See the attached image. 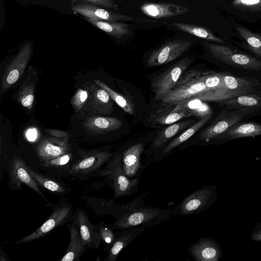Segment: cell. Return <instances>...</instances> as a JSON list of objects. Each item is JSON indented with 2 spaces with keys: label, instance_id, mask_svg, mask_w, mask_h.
Here are the masks:
<instances>
[{
  "label": "cell",
  "instance_id": "cell-33",
  "mask_svg": "<svg viewBox=\"0 0 261 261\" xmlns=\"http://www.w3.org/2000/svg\"><path fill=\"white\" fill-rule=\"evenodd\" d=\"M94 81L100 87L104 89L113 100L125 112L130 115L134 113V105L131 100L116 92L102 81L96 79Z\"/></svg>",
  "mask_w": 261,
  "mask_h": 261
},
{
  "label": "cell",
  "instance_id": "cell-35",
  "mask_svg": "<svg viewBox=\"0 0 261 261\" xmlns=\"http://www.w3.org/2000/svg\"><path fill=\"white\" fill-rule=\"evenodd\" d=\"M18 100L23 107L29 110L32 109L34 100V87L29 77L21 87Z\"/></svg>",
  "mask_w": 261,
  "mask_h": 261
},
{
  "label": "cell",
  "instance_id": "cell-20",
  "mask_svg": "<svg viewBox=\"0 0 261 261\" xmlns=\"http://www.w3.org/2000/svg\"><path fill=\"white\" fill-rule=\"evenodd\" d=\"M76 160L74 154L70 152L41 162L39 167L51 177L59 178L69 176V171Z\"/></svg>",
  "mask_w": 261,
  "mask_h": 261
},
{
  "label": "cell",
  "instance_id": "cell-6",
  "mask_svg": "<svg viewBox=\"0 0 261 261\" xmlns=\"http://www.w3.org/2000/svg\"><path fill=\"white\" fill-rule=\"evenodd\" d=\"M255 111V110L252 109L231 111L227 109L223 110L212 121L210 125L200 133L198 138L206 143L217 139L232 126L239 122L246 115L253 113Z\"/></svg>",
  "mask_w": 261,
  "mask_h": 261
},
{
  "label": "cell",
  "instance_id": "cell-17",
  "mask_svg": "<svg viewBox=\"0 0 261 261\" xmlns=\"http://www.w3.org/2000/svg\"><path fill=\"white\" fill-rule=\"evenodd\" d=\"M144 148L143 142H138L129 146L121 153L123 170L130 179L140 177L146 166L141 162V156Z\"/></svg>",
  "mask_w": 261,
  "mask_h": 261
},
{
  "label": "cell",
  "instance_id": "cell-5",
  "mask_svg": "<svg viewBox=\"0 0 261 261\" xmlns=\"http://www.w3.org/2000/svg\"><path fill=\"white\" fill-rule=\"evenodd\" d=\"M217 196V188L205 186L192 192L176 206L171 208L172 215H198L214 204Z\"/></svg>",
  "mask_w": 261,
  "mask_h": 261
},
{
  "label": "cell",
  "instance_id": "cell-11",
  "mask_svg": "<svg viewBox=\"0 0 261 261\" xmlns=\"http://www.w3.org/2000/svg\"><path fill=\"white\" fill-rule=\"evenodd\" d=\"M88 93L85 110L90 114H110L113 111V100L108 92L94 81L84 85Z\"/></svg>",
  "mask_w": 261,
  "mask_h": 261
},
{
  "label": "cell",
  "instance_id": "cell-19",
  "mask_svg": "<svg viewBox=\"0 0 261 261\" xmlns=\"http://www.w3.org/2000/svg\"><path fill=\"white\" fill-rule=\"evenodd\" d=\"M36 151L41 162L71 152L69 143L54 137L42 140L37 146Z\"/></svg>",
  "mask_w": 261,
  "mask_h": 261
},
{
  "label": "cell",
  "instance_id": "cell-37",
  "mask_svg": "<svg viewBox=\"0 0 261 261\" xmlns=\"http://www.w3.org/2000/svg\"><path fill=\"white\" fill-rule=\"evenodd\" d=\"M97 226L100 234L101 242L105 246L103 250L108 252L113 244L116 233L114 232L111 227L106 226L103 222L99 223Z\"/></svg>",
  "mask_w": 261,
  "mask_h": 261
},
{
  "label": "cell",
  "instance_id": "cell-12",
  "mask_svg": "<svg viewBox=\"0 0 261 261\" xmlns=\"http://www.w3.org/2000/svg\"><path fill=\"white\" fill-rule=\"evenodd\" d=\"M192 44L191 40L185 39L168 41L149 55L147 64L151 67L171 62L187 50Z\"/></svg>",
  "mask_w": 261,
  "mask_h": 261
},
{
  "label": "cell",
  "instance_id": "cell-44",
  "mask_svg": "<svg viewBox=\"0 0 261 261\" xmlns=\"http://www.w3.org/2000/svg\"><path fill=\"white\" fill-rule=\"evenodd\" d=\"M251 238L253 241L261 242V223L256 226L251 233Z\"/></svg>",
  "mask_w": 261,
  "mask_h": 261
},
{
  "label": "cell",
  "instance_id": "cell-39",
  "mask_svg": "<svg viewBox=\"0 0 261 261\" xmlns=\"http://www.w3.org/2000/svg\"><path fill=\"white\" fill-rule=\"evenodd\" d=\"M222 77L223 73H212L202 76L207 88V91H212L218 88L222 83Z\"/></svg>",
  "mask_w": 261,
  "mask_h": 261
},
{
  "label": "cell",
  "instance_id": "cell-18",
  "mask_svg": "<svg viewBox=\"0 0 261 261\" xmlns=\"http://www.w3.org/2000/svg\"><path fill=\"white\" fill-rule=\"evenodd\" d=\"M189 254L197 261H217L222 256V250L214 239L204 237L193 244L189 249Z\"/></svg>",
  "mask_w": 261,
  "mask_h": 261
},
{
  "label": "cell",
  "instance_id": "cell-22",
  "mask_svg": "<svg viewBox=\"0 0 261 261\" xmlns=\"http://www.w3.org/2000/svg\"><path fill=\"white\" fill-rule=\"evenodd\" d=\"M144 227L133 226L116 232L113 244L104 261H115L120 253L145 230Z\"/></svg>",
  "mask_w": 261,
  "mask_h": 261
},
{
  "label": "cell",
  "instance_id": "cell-34",
  "mask_svg": "<svg viewBox=\"0 0 261 261\" xmlns=\"http://www.w3.org/2000/svg\"><path fill=\"white\" fill-rule=\"evenodd\" d=\"M188 110L178 109L175 107L173 110L159 113L155 117L154 122L160 125L172 124L187 117L192 116Z\"/></svg>",
  "mask_w": 261,
  "mask_h": 261
},
{
  "label": "cell",
  "instance_id": "cell-14",
  "mask_svg": "<svg viewBox=\"0 0 261 261\" xmlns=\"http://www.w3.org/2000/svg\"><path fill=\"white\" fill-rule=\"evenodd\" d=\"M207 90L202 76L197 75L196 78L186 81L184 84H176L161 100L168 105H175Z\"/></svg>",
  "mask_w": 261,
  "mask_h": 261
},
{
  "label": "cell",
  "instance_id": "cell-46",
  "mask_svg": "<svg viewBox=\"0 0 261 261\" xmlns=\"http://www.w3.org/2000/svg\"><path fill=\"white\" fill-rule=\"evenodd\" d=\"M69 1H70V2L73 4H75V3L77 2V0H69Z\"/></svg>",
  "mask_w": 261,
  "mask_h": 261
},
{
  "label": "cell",
  "instance_id": "cell-10",
  "mask_svg": "<svg viewBox=\"0 0 261 261\" xmlns=\"http://www.w3.org/2000/svg\"><path fill=\"white\" fill-rule=\"evenodd\" d=\"M9 187L13 190L21 189L24 185L45 200L53 208L55 205L46 198L39 186L29 171V167L20 157L13 156L9 162Z\"/></svg>",
  "mask_w": 261,
  "mask_h": 261
},
{
  "label": "cell",
  "instance_id": "cell-31",
  "mask_svg": "<svg viewBox=\"0 0 261 261\" xmlns=\"http://www.w3.org/2000/svg\"><path fill=\"white\" fill-rule=\"evenodd\" d=\"M173 25L178 29L196 37L218 43H223L222 39L215 36L209 30L193 24L173 22Z\"/></svg>",
  "mask_w": 261,
  "mask_h": 261
},
{
  "label": "cell",
  "instance_id": "cell-28",
  "mask_svg": "<svg viewBox=\"0 0 261 261\" xmlns=\"http://www.w3.org/2000/svg\"><path fill=\"white\" fill-rule=\"evenodd\" d=\"M193 120H187L173 123L160 130L155 137L152 145V153L155 154L161 150L169 140L181 130L194 123Z\"/></svg>",
  "mask_w": 261,
  "mask_h": 261
},
{
  "label": "cell",
  "instance_id": "cell-1",
  "mask_svg": "<svg viewBox=\"0 0 261 261\" xmlns=\"http://www.w3.org/2000/svg\"><path fill=\"white\" fill-rule=\"evenodd\" d=\"M147 193L137 196L125 204H119L111 228L123 230L133 226L151 227L168 220L172 216L171 208L146 205L144 198Z\"/></svg>",
  "mask_w": 261,
  "mask_h": 261
},
{
  "label": "cell",
  "instance_id": "cell-26",
  "mask_svg": "<svg viewBox=\"0 0 261 261\" xmlns=\"http://www.w3.org/2000/svg\"><path fill=\"white\" fill-rule=\"evenodd\" d=\"M70 232V241L64 255L59 261H77L86 251L87 248L82 244L79 230L75 222L73 221L67 224Z\"/></svg>",
  "mask_w": 261,
  "mask_h": 261
},
{
  "label": "cell",
  "instance_id": "cell-38",
  "mask_svg": "<svg viewBox=\"0 0 261 261\" xmlns=\"http://www.w3.org/2000/svg\"><path fill=\"white\" fill-rule=\"evenodd\" d=\"M88 96L86 90L79 89L71 100V105L76 112H79L85 106Z\"/></svg>",
  "mask_w": 261,
  "mask_h": 261
},
{
  "label": "cell",
  "instance_id": "cell-21",
  "mask_svg": "<svg viewBox=\"0 0 261 261\" xmlns=\"http://www.w3.org/2000/svg\"><path fill=\"white\" fill-rule=\"evenodd\" d=\"M140 9L145 15L156 19L178 16L189 11L188 7L170 3H145Z\"/></svg>",
  "mask_w": 261,
  "mask_h": 261
},
{
  "label": "cell",
  "instance_id": "cell-2",
  "mask_svg": "<svg viewBox=\"0 0 261 261\" xmlns=\"http://www.w3.org/2000/svg\"><path fill=\"white\" fill-rule=\"evenodd\" d=\"M261 83L250 77H235L223 73L222 81L220 86L212 91H205L193 98L203 101L219 102L238 96L252 93H261Z\"/></svg>",
  "mask_w": 261,
  "mask_h": 261
},
{
  "label": "cell",
  "instance_id": "cell-41",
  "mask_svg": "<svg viewBox=\"0 0 261 261\" xmlns=\"http://www.w3.org/2000/svg\"><path fill=\"white\" fill-rule=\"evenodd\" d=\"M87 2L88 3L96 5L98 6L103 7L107 8H114L117 9V6L115 4L114 0H83Z\"/></svg>",
  "mask_w": 261,
  "mask_h": 261
},
{
  "label": "cell",
  "instance_id": "cell-32",
  "mask_svg": "<svg viewBox=\"0 0 261 261\" xmlns=\"http://www.w3.org/2000/svg\"><path fill=\"white\" fill-rule=\"evenodd\" d=\"M236 30L246 42L249 48L261 58V35L258 33L252 32L243 27L237 26Z\"/></svg>",
  "mask_w": 261,
  "mask_h": 261
},
{
  "label": "cell",
  "instance_id": "cell-43",
  "mask_svg": "<svg viewBox=\"0 0 261 261\" xmlns=\"http://www.w3.org/2000/svg\"><path fill=\"white\" fill-rule=\"evenodd\" d=\"M25 136L28 141H35L39 136L38 129L35 127H30L25 131Z\"/></svg>",
  "mask_w": 261,
  "mask_h": 261
},
{
  "label": "cell",
  "instance_id": "cell-24",
  "mask_svg": "<svg viewBox=\"0 0 261 261\" xmlns=\"http://www.w3.org/2000/svg\"><path fill=\"white\" fill-rule=\"evenodd\" d=\"M122 125V121L116 118L93 116L86 120L84 127L90 133L101 134L117 130Z\"/></svg>",
  "mask_w": 261,
  "mask_h": 261
},
{
  "label": "cell",
  "instance_id": "cell-25",
  "mask_svg": "<svg viewBox=\"0 0 261 261\" xmlns=\"http://www.w3.org/2000/svg\"><path fill=\"white\" fill-rule=\"evenodd\" d=\"M259 135H261V123L238 122L219 136L217 139L230 140L245 137H254Z\"/></svg>",
  "mask_w": 261,
  "mask_h": 261
},
{
  "label": "cell",
  "instance_id": "cell-27",
  "mask_svg": "<svg viewBox=\"0 0 261 261\" xmlns=\"http://www.w3.org/2000/svg\"><path fill=\"white\" fill-rule=\"evenodd\" d=\"M29 171L39 186L47 190L49 192L63 197L64 195L70 192L69 186L61 180L38 172L29 167Z\"/></svg>",
  "mask_w": 261,
  "mask_h": 261
},
{
  "label": "cell",
  "instance_id": "cell-23",
  "mask_svg": "<svg viewBox=\"0 0 261 261\" xmlns=\"http://www.w3.org/2000/svg\"><path fill=\"white\" fill-rule=\"evenodd\" d=\"M211 117L212 115L207 116L201 118L196 123H193L185 131L165 146L159 152L155 154L153 160L158 161L169 155L175 148L187 141L190 138L198 132V130L210 120Z\"/></svg>",
  "mask_w": 261,
  "mask_h": 261
},
{
  "label": "cell",
  "instance_id": "cell-30",
  "mask_svg": "<svg viewBox=\"0 0 261 261\" xmlns=\"http://www.w3.org/2000/svg\"><path fill=\"white\" fill-rule=\"evenodd\" d=\"M85 19L99 29L118 39L129 34V25L122 22H111L85 17Z\"/></svg>",
  "mask_w": 261,
  "mask_h": 261
},
{
  "label": "cell",
  "instance_id": "cell-13",
  "mask_svg": "<svg viewBox=\"0 0 261 261\" xmlns=\"http://www.w3.org/2000/svg\"><path fill=\"white\" fill-rule=\"evenodd\" d=\"M32 50L31 43H27L10 63L2 77V93H5L21 77L31 58Z\"/></svg>",
  "mask_w": 261,
  "mask_h": 261
},
{
  "label": "cell",
  "instance_id": "cell-3",
  "mask_svg": "<svg viewBox=\"0 0 261 261\" xmlns=\"http://www.w3.org/2000/svg\"><path fill=\"white\" fill-rule=\"evenodd\" d=\"M102 177L112 190L115 198L129 196L136 193L139 189V177L130 179L122 169L121 154L117 153L95 175Z\"/></svg>",
  "mask_w": 261,
  "mask_h": 261
},
{
  "label": "cell",
  "instance_id": "cell-36",
  "mask_svg": "<svg viewBox=\"0 0 261 261\" xmlns=\"http://www.w3.org/2000/svg\"><path fill=\"white\" fill-rule=\"evenodd\" d=\"M232 5L243 12L255 13L261 11V0H233Z\"/></svg>",
  "mask_w": 261,
  "mask_h": 261
},
{
  "label": "cell",
  "instance_id": "cell-9",
  "mask_svg": "<svg viewBox=\"0 0 261 261\" xmlns=\"http://www.w3.org/2000/svg\"><path fill=\"white\" fill-rule=\"evenodd\" d=\"M191 63L190 58H185L152 80L151 88L154 93L155 100H161L176 85L180 76Z\"/></svg>",
  "mask_w": 261,
  "mask_h": 261
},
{
  "label": "cell",
  "instance_id": "cell-42",
  "mask_svg": "<svg viewBox=\"0 0 261 261\" xmlns=\"http://www.w3.org/2000/svg\"><path fill=\"white\" fill-rule=\"evenodd\" d=\"M46 131L52 137L62 139L64 141L69 143V134L66 132L55 129H46Z\"/></svg>",
  "mask_w": 261,
  "mask_h": 261
},
{
  "label": "cell",
  "instance_id": "cell-16",
  "mask_svg": "<svg viewBox=\"0 0 261 261\" xmlns=\"http://www.w3.org/2000/svg\"><path fill=\"white\" fill-rule=\"evenodd\" d=\"M71 10L75 13L85 17L111 22L133 21L130 16L111 11L88 3H77L72 5Z\"/></svg>",
  "mask_w": 261,
  "mask_h": 261
},
{
  "label": "cell",
  "instance_id": "cell-4",
  "mask_svg": "<svg viewBox=\"0 0 261 261\" xmlns=\"http://www.w3.org/2000/svg\"><path fill=\"white\" fill-rule=\"evenodd\" d=\"M115 154L108 150L95 149L80 151L69 171V176L80 181L95 177Z\"/></svg>",
  "mask_w": 261,
  "mask_h": 261
},
{
  "label": "cell",
  "instance_id": "cell-40",
  "mask_svg": "<svg viewBox=\"0 0 261 261\" xmlns=\"http://www.w3.org/2000/svg\"><path fill=\"white\" fill-rule=\"evenodd\" d=\"M212 115V110L205 101L192 112V116L201 118Z\"/></svg>",
  "mask_w": 261,
  "mask_h": 261
},
{
  "label": "cell",
  "instance_id": "cell-45",
  "mask_svg": "<svg viewBox=\"0 0 261 261\" xmlns=\"http://www.w3.org/2000/svg\"><path fill=\"white\" fill-rule=\"evenodd\" d=\"M9 256L2 249L0 252V261H10Z\"/></svg>",
  "mask_w": 261,
  "mask_h": 261
},
{
  "label": "cell",
  "instance_id": "cell-29",
  "mask_svg": "<svg viewBox=\"0 0 261 261\" xmlns=\"http://www.w3.org/2000/svg\"><path fill=\"white\" fill-rule=\"evenodd\" d=\"M228 110L261 108V93L246 94L218 102Z\"/></svg>",
  "mask_w": 261,
  "mask_h": 261
},
{
  "label": "cell",
  "instance_id": "cell-7",
  "mask_svg": "<svg viewBox=\"0 0 261 261\" xmlns=\"http://www.w3.org/2000/svg\"><path fill=\"white\" fill-rule=\"evenodd\" d=\"M50 215L38 229L30 235L16 242V243H25L42 238L57 227L72 219V206L63 197L60 198L59 203L55 205Z\"/></svg>",
  "mask_w": 261,
  "mask_h": 261
},
{
  "label": "cell",
  "instance_id": "cell-8",
  "mask_svg": "<svg viewBox=\"0 0 261 261\" xmlns=\"http://www.w3.org/2000/svg\"><path fill=\"white\" fill-rule=\"evenodd\" d=\"M212 56L234 67L252 70H261V60L250 56L234 51L230 47L205 42Z\"/></svg>",
  "mask_w": 261,
  "mask_h": 261
},
{
  "label": "cell",
  "instance_id": "cell-15",
  "mask_svg": "<svg viewBox=\"0 0 261 261\" xmlns=\"http://www.w3.org/2000/svg\"><path fill=\"white\" fill-rule=\"evenodd\" d=\"M73 220L77 226L82 245L87 249H98L101 242L100 234L97 226L90 221L86 212L79 208Z\"/></svg>",
  "mask_w": 261,
  "mask_h": 261
}]
</instances>
